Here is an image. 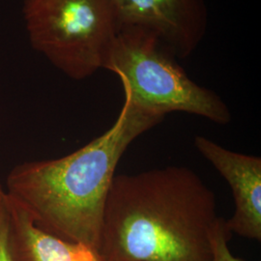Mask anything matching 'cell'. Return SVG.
I'll list each match as a JSON object with an SVG mask.
<instances>
[{"label":"cell","instance_id":"7a4b0ae2","mask_svg":"<svg viewBox=\"0 0 261 261\" xmlns=\"http://www.w3.org/2000/svg\"><path fill=\"white\" fill-rule=\"evenodd\" d=\"M162 121L124 100L112 128L82 148L62 158L15 166L3 185L5 193L40 228L98 255L106 202L122 155Z\"/></svg>","mask_w":261,"mask_h":261},{"label":"cell","instance_id":"5b68a950","mask_svg":"<svg viewBox=\"0 0 261 261\" xmlns=\"http://www.w3.org/2000/svg\"><path fill=\"white\" fill-rule=\"evenodd\" d=\"M118 31L157 38L177 58L191 56L205 36V0H110Z\"/></svg>","mask_w":261,"mask_h":261},{"label":"cell","instance_id":"ba28073f","mask_svg":"<svg viewBox=\"0 0 261 261\" xmlns=\"http://www.w3.org/2000/svg\"><path fill=\"white\" fill-rule=\"evenodd\" d=\"M231 235L226 220L218 217L210 233V258L208 261H244L235 257L228 248Z\"/></svg>","mask_w":261,"mask_h":261},{"label":"cell","instance_id":"3957f363","mask_svg":"<svg viewBox=\"0 0 261 261\" xmlns=\"http://www.w3.org/2000/svg\"><path fill=\"white\" fill-rule=\"evenodd\" d=\"M177 58L146 32L119 30L103 69L120 79L125 100L135 109L164 119L169 112H186L220 125L231 120L224 100L196 84Z\"/></svg>","mask_w":261,"mask_h":261},{"label":"cell","instance_id":"9c48e42d","mask_svg":"<svg viewBox=\"0 0 261 261\" xmlns=\"http://www.w3.org/2000/svg\"><path fill=\"white\" fill-rule=\"evenodd\" d=\"M0 261H15L10 246L9 209L3 184L0 183Z\"/></svg>","mask_w":261,"mask_h":261},{"label":"cell","instance_id":"8992f818","mask_svg":"<svg viewBox=\"0 0 261 261\" xmlns=\"http://www.w3.org/2000/svg\"><path fill=\"white\" fill-rule=\"evenodd\" d=\"M196 149L212 164L232 191L235 211L226 220L232 233L261 240V158L226 149L205 137L196 136Z\"/></svg>","mask_w":261,"mask_h":261},{"label":"cell","instance_id":"277c9868","mask_svg":"<svg viewBox=\"0 0 261 261\" xmlns=\"http://www.w3.org/2000/svg\"><path fill=\"white\" fill-rule=\"evenodd\" d=\"M32 47L73 80L103 69L118 28L110 0H23Z\"/></svg>","mask_w":261,"mask_h":261},{"label":"cell","instance_id":"52a82bcc","mask_svg":"<svg viewBox=\"0 0 261 261\" xmlns=\"http://www.w3.org/2000/svg\"><path fill=\"white\" fill-rule=\"evenodd\" d=\"M10 246L15 261H101L83 244L69 242L40 228L29 215L7 196Z\"/></svg>","mask_w":261,"mask_h":261},{"label":"cell","instance_id":"6da1fadb","mask_svg":"<svg viewBox=\"0 0 261 261\" xmlns=\"http://www.w3.org/2000/svg\"><path fill=\"white\" fill-rule=\"evenodd\" d=\"M217 218L213 191L190 168L115 175L98 256L101 261H208Z\"/></svg>","mask_w":261,"mask_h":261}]
</instances>
